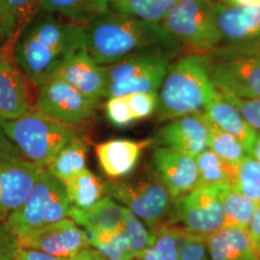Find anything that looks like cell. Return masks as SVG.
Wrapping results in <instances>:
<instances>
[{"mask_svg": "<svg viewBox=\"0 0 260 260\" xmlns=\"http://www.w3.org/2000/svg\"><path fill=\"white\" fill-rule=\"evenodd\" d=\"M85 47V25L38 11L22 28L13 60L29 82L40 88L69 57Z\"/></svg>", "mask_w": 260, "mask_h": 260, "instance_id": "obj_1", "label": "cell"}, {"mask_svg": "<svg viewBox=\"0 0 260 260\" xmlns=\"http://www.w3.org/2000/svg\"><path fill=\"white\" fill-rule=\"evenodd\" d=\"M223 4L230 6L244 7H260V0H220Z\"/></svg>", "mask_w": 260, "mask_h": 260, "instance_id": "obj_43", "label": "cell"}, {"mask_svg": "<svg viewBox=\"0 0 260 260\" xmlns=\"http://www.w3.org/2000/svg\"><path fill=\"white\" fill-rule=\"evenodd\" d=\"M179 0H121L110 5V9L136 19L161 24L168 12Z\"/></svg>", "mask_w": 260, "mask_h": 260, "instance_id": "obj_28", "label": "cell"}, {"mask_svg": "<svg viewBox=\"0 0 260 260\" xmlns=\"http://www.w3.org/2000/svg\"><path fill=\"white\" fill-rule=\"evenodd\" d=\"M205 238L198 236L179 251V260H202L208 256Z\"/></svg>", "mask_w": 260, "mask_h": 260, "instance_id": "obj_38", "label": "cell"}, {"mask_svg": "<svg viewBox=\"0 0 260 260\" xmlns=\"http://www.w3.org/2000/svg\"><path fill=\"white\" fill-rule=\"evenodd\" d=\"M258 204L243 195L231 185L223 199V228L247 230Z\"/></svg>", "mask_w": 260, "mask_h": 260, "instance_id": "obj_29", "label": "cell"}, {"mask_svg": "<svg viewBox=\"0 0 260 260\" xmlns=\"http://www.w3.org/2000/svg\"><path fill=\"white\" fill-rule=\"evenodd\" d=\"M223 95L240 111L251 128L260 133V99L248 100L228 94Z\"/></svg>", "mask_w": 260, "mask_h": 260, "instance_id": "obj_37", "label": "cell"}, {"mask_svg": "<svg viewBox=\"0 0 260 260\" xmlns=\"http://www.w3.org/2000/svg\"><path fill=\"white\" fill-rule=\"evenodd\" d=\"M2 48H3V47H2V45H1V43H0V57L2 56Z\"/></svg>", "mask_w": 260, "mask_h": 260, "instance_id": "obj_46", "label": "cell"}, {"mask_svg": "<svg viewBox=\"0 0 260 260\" xmlns=\"http://www.w3.org/2000/svg\"><path fill=\"white\" fill-rule=\"evenodd\" d=\"M154 240L136 260H179V251L199 235L174 225H164L152 232Z\"/></svg>", "mask_w": 260, "mask_h": 260, "instance_id": "obj_24", "label": "cell"}, {"mask_svg": "<svg viewBox=\"0 0 260 260\" xmlns=\"http://www.w3.org/2000/svg\"><path fill=\"white\" fill-rule=\"evenodd\" d=\"M16 245L60 258H72L89 247L84 230L68 218L36 232L16 236Z\"/></svg>", "mask_w": 260, "mask_h": 260, "instance_id": "obj_12", "label": "cell"}, {"mask_svg": "<svg viewBox=\"0 0 260 260\" xmlns=\"http://www.w3.org/2000/svg\"><path fill=\"white\" fill-rule=\"evenodd\" d=\"M154 177L167 189L174 201L198 187L196 157L177 149L157 147L151 154Z\"/></svg>", "mask_w": 260, "mask_h": 260, "instance_id": "obj_13", "label": "cell"}, {"mask_svg": "<svg viewBox=\"0 0 260 260\" xmlns=\"http://www.w3.org/2000/svg\"><path fill=\"white\" fill-rule=\"evenodd\" d=\"M93 249L103 254L106 260H134L136 258V254L123 228L120 232L99 242Z\"/></svg>", "mask_w": 260, "mask_h": 260, "instance_id": "obj_33", "label": "cell"}, {"mask_svg": "<svg viewBox=\"0 0 260 260\" xmlns=\"http://www.w3.org/2000/svg\"><path fill=\"white\" fill-rule=\"evenodd\" d=\"M233 188L256 204H260V163L247 156L236 171Z\"/></svg>", "mask_w": 260, "mask_h": 260, "instance_id": "obj_32", "label": "cell"}, {"mask_svg": "<svg viewBox=\"0 0 260 260\" xmlns=\"http://www.w3.org/2000/svg\"><path fill=\"white\" fill-rule=\"evenodd\" d=\"M150 143L151 140H109L96 145L95 154L104 174L117 179L127 176L135 169L142 151Z\"/></svg>", "mask_w": 260, "mask_h": 260, "instance_id": "obj_20", "label": "cell"}, {"mask_svg": "<svg viewBox=\"0 0 260 260\" xmlns=\"http://www.w3.org/2000/svg\"><path fill=\"white\" fill-rule=\"evenodd\" d=\"M216 91L207 55L185 54L171 64L159 89L156 120L172 121L203 112Z\"/></svg>", "mask_w": 260, "mask_h": 260, "instance_id": "obj_3", "label": "cell"}, {"mask_svg": "<svg viewBox=\"0 0 260 260\" xmlns=\"http://www.w3.org/2000/svg\"><path fill=\"white\" fill-rule=\"evenodd\" d=\"M210 78L223 94L260 99V47H217L206 54Z\"/></svg>", "mask_w": 260, "mask_h": 260, "instance_id": "obj_8", "label": "cell"}, {"mask_svg": "<svg viewBox=\"0 0 260 260\" xmlns=\"http://www.w3.org/2000/svg\"><path fill=\"white\" fill-rule=\"evenodd\" d=\"M216 20L219 47H260V7L230 6L218 0Z\"/></svg>", "mask_w": 260, "mask_h": 260, "instance_id": "obj_14", "label": "cell"}, {"mask_svg": "<svg viewBox=\"0 0 260 260\" xmlns=\"http://www.w3.org/2000/svg\"><path fill=\"white\" fill-rule=\"evenodd\" d=\"M178 52L153 47L134 53L105 67L106 98L135 93H158L172 61Z\"/></svg>", "mask_w": 260, "mask_h": 260, "instance_id": "obj_5", "label": "cell"}, {"mask_svg": "<svg viewBox=\"0 0 260 260\" xmlns=\"http://www.w3.org/2000/svg\"><path fill=\"white\" fill-rule=\"evenodd\" d=\"M108 1H109L110 5H111V4H114V3H116V2H119V1H121V0H108Z\"/></svg>", "mask_w": 260, "mask_h": 260, "instance_id": "obj_45", "label": "cell"}, {"mask_svg": "<svg viewBox=\"0 0 260 260\" xmlns=\"http://www.w3.org/2000/svg\"><path fill=\"white\" fill-rule=\"evenodd\" d=\"M71 208L65 184L45 169L24 204L6 223L15 236L23 235L64 220Z\"/></svg>", "mask_w": 260, "mask_h": 260, "instance_id": "obj_7", "label": "cell"}, {"mask_svg": "<svg viewBox=\"0 0 260 260\" xmlns=\"http://www.w3.org/2000/svg\"><path fill=\"white\" fill-rule=\"evenodd\" d=\"M99 103L55 75L39 88L35 108L55 121L75 126L93 118Z\"/></svg>", "mask_w": 260, "mask_h": 260, "instance_id": "obj_11", "label": "cell"}, {"mask_svg": "<svg viewBox=\"0 0 260 260\" xmlns=\"http://www.w3.org/2000/svg\"><path fill=\"white\" fill-rule=\"evenodd\" d=\"M3 129L19 157L43 169L79 135L75 126L55 121L36 109L17 120L3 121Z\"/></svg>", "mask_w": 260, "mask_h": 260, "instance_id": "obj_4", "label": "cell"}, {"mask_svg": "<svg viewBox=\"0 0 260 260\" xmlns=\"http://www.w3.org/2000/svg\"><path fill=\"white\" fill-rule=\"evenodd\" d=\"M104 184L106 194L125 205L151 233L165 225L175 201L155 177L105 181Z\"/></svg>", "mask_w": 260, "mask_h": 260, "instance_id": "obj_10", "label": "cell"}, {"mask_svg": "<svg viewBox=\"0 0 260 260\" xmlns=\"http://www.w3.org/2000/svg\"><path fill=\"white\" fill-rule=\"evenodd\" d=\"M198 169V187L233 184V175L211 149H206L196 157Z\"/></svg>", "mask_w": 260, "mask_h": 260, "instance_id": "obj_30", "label": "cell"}, {"mask_svg": "<svg viewBox=\"0 0 260 260\" xmlns=\"http://www.w3.org/2000/svg\"><path fill=\"white\" fill-rule=\"evenodd\" d=\"M209 129V149H211L223 161L224 165L229 168L234 179L239 165L245 158L249 156V154L238 140L230 133L219 128L210 119Z\"/></svg>", "mask_w": 260, "mask_h": 260, "instance_id": "obj_27", "label": "cell"}, {"mask_svg": "<svg viewBox=\"0 0 260 260\" xmlns=\"http://www.w3.org/2000/svg\"><path fill=\"white\" fill-rule=\"evenodd\" d=\"M88 145L86 140L77 135L61 149L47 170L56 178L66 183L86 170Z\"/></svg>", "mask_w": 260, "mask_h": 260, "instance_id": "obj_26", "label": "cell"}, {"mask_svg": "<svg viewBox=\"0 0 260 260\" xmlns=\"http://www.w3.org/2000/svg\"><path fill=\"white\" fill-rule=\"evenodd\" d=\"M70 260H106V258L93 248H86Z\"/></svg>", "mask_w": 260, "mask_h": 260, "instance_id": "obj_42", "label": "cell"}, {"mask_svg": "<svg viewBox=\"0 0 260 260\" xmlns=\"http://www.w3.org/2000/svg\"><path fill=\"white\" fill-rule=\"evenodd\" d=\"M56 75L93 101L106 98L105 67L98 64L86 47L69 57Z\"/></svg>", "mask_w": 260, "mask_h": 260, "instance_id": "obj_19", "label": "cell"}, {"mask_svg": "<svg viewBox=\"0 0 260 260\" xmlns=\"http://www.w3.org/2000/svg\"><path fill=\"white\" fill-rule=\"evenodd\" d=\"M39 0H0V38L14 33L24 19L38 11Z\"/></svg>", "mask_w": 260, "mask_h": 260, "instance_id": "obj_31", "label": "cell"}, {"mask_svg": "<svg viewBox=\"0 0 260 260\" xmlns=\"http://www.w3.org/2000/svg\"><path fill=\"white\" fill-rule=\"evenodd\" d=\"M30 84L14 60L0 57V118L3 121H14L35 110Z\"/></svg>", "mask_w": 260, "mask_h": 260, "instance_id": "obj_17", "label": "cell"}, {"mask_svg": "<svg viewBox=\"0 0 260 260\" xmlns=\"http://www.w3.org/2000/svg\"><path fill=\"white\" fill-rule=\"evenodd\" d=\"M89 54L103 67L114 65L142 50L162 47L180 52L181 46L161 24L110 11L85 25Z\"/></svg>", "mask_w": 260, "mask_h": 260, "instance_id": "obj_2", "label": "cell"}, {"mask_svg": "<svg viewBox=\"0 0 260 260\" xmlns=\"http://www.w3.org/2000/svg\"><path fill=\"white\" fill-rule=\"evenodd\" d=\"M38 11L86 25L110 11L108 0H39Z\"/></svg>", "mask_w": 260, "mask_h": 260, "instance_id": "obj_23", "label": "cell"}, {"mask_svg": "<svg viewBox=\"0 0 260 260\" xmlns=\"http://www.w3.org/2000/svg\"><path fill=\"white\" fill-rule=\"evenodd\" d=\"M209 119L205 112H198L169 121L158 133L157 142L197 157L209 149Z\"/></svg>", "mask_w": 260, "mask_h": 260, "instance_id": "obj_16", "label": "cell"}, {"mask_svg": "<svg viewBox=\"0 0 260 260\" xmlns=\"http://www.w3.org/2000/svg\"><path fill=\"white\" fill-rule=\"evenodd\" d=\"M3 121L0 118V163L20 158L4 132Z\"/></svg>", "mask_w": 260, "mask_h": 260, "instance_id": "obj_39", "label": "cell"}, {"mask_svg": "<svg viewBox=\"0 0 260 260\" xmlns=\"http://www.w3.org/2000/svg\"><path fill=\"white\" fill-rule=\"evenodd\" d=\"M69 260H70V259H69Z\"/></svg>", "mask_w": 260, "mask_h": 260, "instance_id": "obj_48", "label": "cell"}, {"mask_svg": "<svg viewBox=\"0 0 260 260\" xmlns=\"http://www.w3.org/2000/svg\"><path fill=\"white\" fill-rule=\"evenodd\" d=\"M205 243L210 260H260L247 230L222 228Z\"/></svg>", "mask_w": 260, "mask_h": 260, "instance_id": "obj_22", "label": "cell"}, {"mask_svg": "<svg viewBox=\"0 0 260 260\" xmlns=\"http://www.w3.org/2000/svg\"><path fill=\"white\" fill-rule=\"evenodd\" d=\"M202 260H210L209 259V256H207V257H205V258H204V259Z\"/></svg>", "mask_w": 260, "mask_h": 260, "instance_id": "obj_47", "label": "cell"}, {"mask_svg": "<svg viewBox=\"0 0 260 260\" xmlns=\"http://www.w3.org/2000/svg\"><path fill=\"white\" fill-rule=\"evenodd\" d=\"M64 184L72 208L79 211L91 209L106 194L103 180L87 169Z\"/></svg>", "mask_w": 260, "mask_h": 260, "instance_id": "obj_25", "label": "cell"}, {"mask_svg": "<svg viewBox=\"0 0 260 260\" xmlns=\"http://www.w3.org/2000/svg\"><path fill=\"white\" fill-rule=\"evenodd\" d=\"M124 232L129 239L136 257L142 251L152 245L154 236L149 228L127 208L123 225Z\"/></svg>", "mask_w": 260, "mask_h": 260, "instance_id": "obj_34", "label": "cell"}, {"mask_svg": "<svg viewBox=\"0 0 260 260\" xmlns=\"http://www.w3.org/2000/svg\"><path fill=\"white\" fill-rule=\"evenodd\" d=\"M247 231L260 258V204L252 215Z\"/></svg>", "mask_w": 260, "mask_h": 260, "instance_id": "obj_41", "label": "cell"}, {"mask_svg": "<svg viewBox=\"0 0 260 260\" xmlns=\"http://www.w3.org/2000/svg\"><path fill=\"white\" fill-rule=\"evenodd\" d=\"M232 185L197 187L174 202L165 225H174L199 236L207 237L223 228V199ZM164 226V225H163Z\"/></svg>", "mask_w": 260, "mask_h": 260, "instance_id": "obj_9", "label": "cell"}, {"mask_svg": "<svg viewBox=\"0 0 260 260\" xmlns=\"http://www.w3.org/2000/svg\"><path fill=\"white\" fill-rule=\"evenodd\" d=\"M105 112L110 122L119 127L127 126L136 121L125 96L109 98L105 103Z\"/></svg>", "mask_w": 260, "mask_h": 260, "instance_id": "obj_35", "label": "cell"}, {"mask_svg": "<svg viewBox=\"0 0 260 260\" xmlns=\"http://www.w3.org/2000/svg\"><path fill=\"white\" fill-rule=\"evenodd\" d=\"M217 3L218 0H179L161 25L191 53L208 54L220 45Z\"/></svg>", "mask_w": 260, "mask_h": 260, "instance_id": "obj_6", "label": "cell"}, {"mask_svg": "<svg viewBox=\"0 0 260 260\" xmlns=\"http://www.w3.org/2000/svg\"><path fill=\"white\" fill-rule=\"evenodd\" d=\"M127 208L119 205L110 196L86 211L71 208V219L86 233L89 247L93 248L99 242L120 232L123 228Z\"/></svg>", "mask_w": 260, "mask_h": 260, "instance_id": "obj_18", "label": "cell"}, {"mask_svg": "<svg viewBox=\"0 0 260 260\" xmlns=\"http://www.w3.org/2000/svg\"><path fill=\"white\" fill-rule=\"evenodd\" d=\"M45 169L19 158L0 163V221L24 204Z\"/></svg>", "mask_w": 260, "mask_h": 260, "instance_id": "obj_15", "label": "cell"}, {"mask_svg": "<svg viewBox=\"0 0 260 260\" xmlns=\"http://www.w3.org/2000/svg\"><path fill=\"white\" fill-rule=\"evenodd\" d=\"M136 121L147 119L156 113L158 93H135L125 95Z\"/></svg>", "mask_w": 260, "mask_h": 260, "instance_id": "obj_36", "label": "cell"}, {"mask_svg": "<svg viewBox=\"0 0 260 260\" xmlns=\"http://www.w3.org/2000/svg\"><path fill=\"white\" fill-rule=\"evenodd\" d=\"M250 156L260 163V133H257L256 135V139L254 141Z\"/></svg>", "mask_w": 260, "mask_h": 260, "instance_id": "obj_44", "label": "cell"}, {"mask_svg": "<svg viewBox=\"0 0 260 260\" xmlns=\"http://www.w3.org/2000/svg\"><path fill=\"white\" fill-rule=\"evenodd\" d=\"M70 258H60L50 255L44 251L34 249L17 248L13 260H69Z\"/></svg>", "mask_w": 260, "mask_h": 260, "instance_id": "obj_40", "label": "cell"}, {"mask_svg": "<svg viewBox=\"0 0 260 260\" xmlns=\"http://www.w3.org/2000/svg\"><path fill=\"white\" fill-rule=\"evenodd\" d=\"M204 112L219 128L238 140L250 156L257 132L251 128L240 111L223 93L217 90L213 98L205 106Z\"/></svg>", "mask_w": 260, "mask_h": 260, "instance_id": "obj_21", "label": "cell"}]
</instances>
